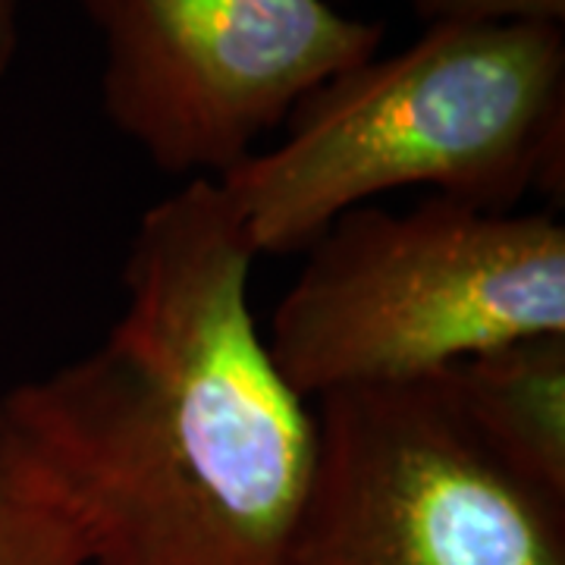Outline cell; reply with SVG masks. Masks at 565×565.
<instances>
[{
    "label": "cell",
    "mask_w": 565,
    "mask_h": 565,
    "mask_svg": "<svg viewBox=\"0 0 565 565\" xmlns=\"http://www.w3.org/2000/svg\"><path fill=\"white\" fill-rule=\"evenodd\" d=\"M214 180L139 217L98 345L0 396V493L85 565H277L315 415L270 362Z\"/></svg>",
    "instance_id": "cell-1"
},
{
    "label": "cell",
    "mask_w": 565,
    "mask_h": 565,
    "mask_svg": "<svg viewBox=\"0 0 565 565\" xmlns=\"http://www.w3.org/2000/svg\"><path fill=\"white\" fill-rule=\"evenodd\" d=\"M255 258L302 255L345 211L424 185L481 211L563 199L565 32L440 22L305 98L282 139L214 180Z\"/></svg>",
    "instance_id": "cell-2"
},
{
    "label": "cell",
    "mask_w": 565,
    "mask_h": 565,
    "mask_svg": "<svg viewBox=\"0 0 565 565\" xmlns=\"http://www.w3.org/2000/svg\"><path fill=\"white\" fill-rule=\"evenodd\" d=\"M264 345L302 399L408 384L497 345L565 333V226L427 195L362 204L302 252Z\"/></svg>",
    "instance_id": "cell-3"
},
{
    "label": "cell",
    "mask_w": 565,
    "mask_h": 565,
    "mask_svg": "<svg viewBox=\"0 0 565 565\" xmlns=\"http://www.w3.org/2000/svg\"><path fill=\"white\" fill-rule=\"evenodd\" d=\"M311 415L277 565H565V503L487 452L440 374L327 393Z\"/></svg>",
    "instance_id": "cell-4"
},
{
    "label": "cell",
    "mask_w": 565,
    "mask_h": 565,
    "mask_svg": "<svg viewBox=\"0 0 565 565\" xmlns=\"http://www.w3.org/2000/svg\"><path fill=\"white\" fill-rule=\"evenodd\" d=\"M102 104L163 173L217 180L323 82L381 54L384 22L327 0H79Z\"/></svg>",
    "instance_id": "cell-5"
},
{
    "label": "cell",
    "mask_w": 565,
    "mask_h": 565,
    "mask_svg": "<svg viewBox=\"0 0 565 565\" xmlns=\"http://www.w3.org/2000/svg\"><path fill=\"white\" fill-rule=\"evenodd\" d=\"M440 377L487 452L565 503V333L487 349Z\"/></svg>",
    "instance_id": "cell-6"
},
{
    "label": "cell",
    "mask_w": 565,
    "mask_h": 565,
    "mask_svg": "<svg viewBox=\"0 0 565 565\" xmlns=\"http://www.w3.org/2000/svg\"><path fill=\"white\" fill-rule=\"evenodd\" d=\"M0 565H85L54 519L0 493Z\"/></svg>",
    "instance_id": "cell-7"
},
{
    "label": "cell",
    "mask_w": 565,
    "mask_h": 565,
    "mask_svg": "<svg viewBox=\"0 0 565 565\" xmlns=\"http://www.w3.org/2000/svg\"><path fill=\"white\" fill-rule=\"evenodd\" d=\"M427 25L440 22H553L563 25L565 0H412Z\"/></svg>",
    "instance_id": "cell-8"
},
{
    "label": "cell",
    "mask_w": 565,
    "mask_h": 565,
    "mask_svg": "<svg viewBox=\"0 0 565 565\" xmlns=\"http://www.w3.org/2000/svg\"><path fill=\"white\" fill-rule=\"evenodd\" d=\"M20 54V0H0V79Z\"/></svg>",
    "instance_id": "cell-9"
}]
</instances>
